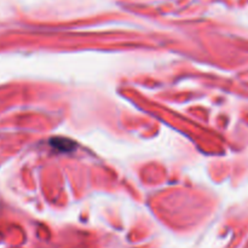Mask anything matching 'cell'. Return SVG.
Instances as JSON below:
<instances>
[{
	"instance_id": "6da1fadb",
	"label": "cell",
	"mask_w": 248,
	"mask_h": 248,
	"mask_svg": "<svg viewBox=\"0 0 248 248\" xmlns=\"http://www.w3.org/2000/svg\"><path fill=\"white\" fill-rule=\"evenodd\" d=\"M50 144L61 152H72L75 149V143L68 138H53V140H51Z\"/></svg>"
}]
</instances>
